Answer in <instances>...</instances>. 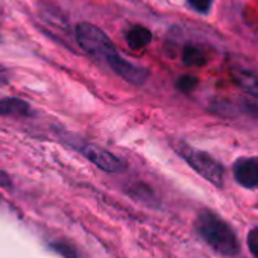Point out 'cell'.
Here are the masks:
<instances>
[{
  "label": "cell",
  "mask_w": 258,
  "mask_h": 258,
  "mask_svg": "<svg viewBox=\"0 0 258 258\" xmlns=\"http://www.w3.org/2000/svg\"><path fill=\"white\" fill-rule=\"evenodd\" d=\"M231 76H232V81L243 90L246 91L247 94L253 96V97H258V75L255 73H250L247 70H238V69H234L231 72Z\"/></svg>",
  "instance_id": "7"
},
{
  "label": "cell",
  "mask_w": 258,
  "mask_h": 258,
  "mask_svg": "<svg viewBox=\"0 0 258 258\" xmlns=\"http://www.w3.org/2000/svg\"><path fill=\"white\" fill-rule=\"evenodd\" d=\"M179 152L190 167L195 169L204 179L210 181L216 187L223 184V169L211 155L202 151H195L188 146H182Z\"/></svg>",
  "instance_id": "3"
},
{
  "label": "cell",
  "mask_w": 258,
  "mask_h": 258,
  "mask_svg": "<svg viewBox=\"0 0 258 258\" xmlns=\"http://www.w3.org/2000/svg\"><path fill=\"white\" fill-rule=\"evenodd\" d=\"M199 235L219 253L232 256L240 250V241L235 231L213 211H202L196 219Z\"/></svg>",
  "instance_id": "1"
},
{
  "label": "cell",
  "mask_w": 258,
  "mask_h": 258,
  "mask_svg": "<svg viewBox=\"0 0 258 258\" xmlns=\"http://www.w3.org/2000/svg\"><path fill=\"white\" fill-rule=\"evenodd\" d=\"M50 247H52L55 252H58L59 255H62L64 258H82V256L78 253V250H76L72 244H69V243L55 241V243L50 244Z\"/></svg>",
  "instance_id": "11"
},
{
  "label": "cell",
  "mask_w": 258,
  "mask_h": 258,
  "mask_svg": "<svg viewBox=\"0 0 258 258\" xmlns=\"http://www.w3.org/2000/svg\"><path fill=\"white\" fill-rule=\"evenodd\" d=\"M76 41L87 53H90L96 58H102L105 61L111 53L115 52V47L111 43V40L106 37V34L90 23L78 25Z\"/></svg>",
  "instance_id": "2"
},
{
  "label": "cell",
  "mask_w": 258,
  "mask_h": 258,
  "mask_svg": "<svg viewBox=\"0 0 258 258\" xmlns=\"http://www.w3.org/2000/svg\"><path fill=\"white\" fill-rule=\"evenodd\" d=\"M247 247L253 258H258V226L250 229L247 234Z\"/></svg>",
  "instance_id": "13"
},
{
  "label": "cell",
  "mask_w": 258,
  "mask_h": 258,
  "mask_svg": "<svg viewBox=\"0 0 258 258\" xmlns=\"http://www.w3.org/2000/svg\"><path fill=\"white\" fill-rule=\"evenodd\" d=\"M188 5L195 11H198L201 14H207V13H210V10L213 7V0H188Z\"/></svg>",
  "instance_id": "14"
},
{
  "label": "cell",
  "mask_w": 258,
  "mask_h": 258,
  "mask_svg": "<svg viewBox=\"0 0 258 258\" xmlns=\"http://www.w3.org/2000/svg\"><path fill=\"white\" fill-rule=\"evenodd\" d=\"M13 185V181L11 178L8 176V173H5L4 170H0V187H11Z\"/></svg>",
  "instance_id": "15"
},
{
  "label": "cell",
  "mask_w": 258,
  "mask_h": 258,
  "mask_svg": "<svg viewBox=\"0 0 258 258\" xmlns=\"http://www.w3.org/2000/svg\"><path fill=\"white\" fill-rule=\"evenodd\" d=\"M234 178L244 188H258V158H240L234 164Z\"/></svg>",
  "instance_id": "6"
},
{
  "label": "cell",
  "mask_w": 258,
  "mask_h": 258,
  "mask_svg": "<svg viewBox=\"0 0 258 258\" xmlns=\"http://www.w3.org/2000/svg\"><path fill=\"white\" fill-rule=\"evenodd\" d=\"M0 115H31L28 102L17 97L0 99Z\"/></svg>",
  "instance_id": "8"
},
{
  "label": "cell",
  "mask_w": 258,
  "mask_h": 258,
  "mask_svg": "<svg viewBox=\"0 0 258 258\" xmlns=\"http://www.w3.org/2000/svg\"><path fill=\"white\" fill-rule=\"evenodd\" d=\"M151 40H152L151 31L143 28V26H134L126 34V41H127L129 47L134 49V50L146 47L151 43Z\"/></svg>",
  "instance_id": "9"
},
{
  "label": "cell",
  "mask_w": 258,
  "mask_h": 258,
  "mask_svg": "<svg viewBox=\"0 0 258 258\" xmlns=\"http://www.w3.org/2000/svg\"><path fill=\"white\" fill-rule=\"evenodd\" d=\"M199 81L195 78V76H190V75H182L181 78H178L176 81V88L182 93H191L196 90Z\"/></svg>",
  "instance_id": "12"
},
{
  "label": "cell",
  "mask_w": 258,
  "mask_h": 258,
  "mask_svg": "<svg viewBox=\"0 0 258 258\" xmlns=\"http://www.w3.org/2000/svg\"><path fill=\"white\" fill-rule=\"evenodd\" d=\"M82 155L87 157V160H90L94 166H97L99 169H102L103 172L108 173H117L121 172L124 169V164L111 152L94 146V145H87L81 149Z\"/></svg>",
  "instance_id": "5"
},
{
  "label": "cell",
  "mask_w": 258,
  "mask_h": 258,
  "mask_svg": "<svg viewBox=\"0 0 258 258\" xmlns=\"http://www.w3.org/2000/svg\"><path fill=\"white\" fill-rule=\"evenodd\" d=\"M182 61L188 67H202L208 62V58L199 47L185 46L182 52Z\"/></svg>",
  "instance_id": "10"
},
{
  "label": "cell",
  "mask_w": 258,
  "mask_h": 258,
  "mask_svg": "<svg viewBox=\"0 0 258 258\" xmlns=\"http://www.w3.org/2000/svg\"><path fill=\"white\" fill-rule=\"evenodd\" d=\"M106 62L118 76H121L126 82L133 84V85L145 84V81L149 76V70H146L145 67L131 64L129 61H126L124 58H121L117 52L111 53L106 58Z\"/></svg>",
  "instance_id": "4"
}]
</instances>
